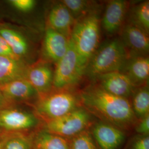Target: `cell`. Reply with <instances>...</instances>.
<instances>
[{"label":"cell","mask_w":149,"mask_h":149,"mask_svg":"<svg viewBox=\"0 0 149 149\" xmlns=\"http://www.w3.org/2000/svg\"><path fill=\"white\" fill-rule=\"evenodd\" d=\"M80 106L102 122L123 130L136 125L137 119L128 99L113 95L98 85L86 87L79 94Z\"/></svg>","instance_id":"cell-1"},{"label":"cell","mask_w":149,"mask_h":149,"mask_svg":"<svg viewBox=\"0 0 149 149\" xmlns=\"http://www.w3.org/2000/svg\"><path fill=\"white\" fill-rule=\"evenodd\" d=\"M100 24L98 15L92 11L76 20L72 28L70 39L78 54L81 65L85 70L99 47Z\"/></svg>","instance_id":"cell-2"},{"label":"cell","mask_w":149,"mask_h":149,"mask_svg":"<svg viewBox=\"0 0 149 149\" xmlns=\"http://www.w3.org/2000/svg\"><path fill=\"white\" fill-rule=\"evenodd\" d=\"M128 55L122 41L114 39L99 46L86 67L85 74L93 80L100 75L120 71Z\"/></svg>","instance_id":"cell-3"},{"label":"cell","mask_w":149,"mask_h":149,"mask_svg":"<svg viewBox=\"0 0 149 149\" xmlns=\"http://www.w3.org/2000/svg\"><path fill=\"white\" fill-rule=\"evenodd\" d=\"M81 106L79 95L68 89H53L39 96L34 103V113L43 122L61 117Z\"/></svg>","instance_id":"cell-4"},{"label":"cell","mask_w":149,"mask_h":149,"mask_svg":"<svg viewBox=\"0 0 149 149\" xmlns=\"http://www.w3.org/2000/svg\"><path fill=\"white\" fill-rule=\"evenodd\" d=\"M92 124V115L80 106L61 117L44 122L43 129L50 133L68 139L89 129Z\"/></svg>","instance_id":"cell-5"},{"label":"cell","mask_w":149,"mask_h":149,"mask_svg":"<svg viewBox=\"0 0 149 149\" xmlns=\"http://www.w3.org/2000/svg\"><path fill=\"white\" fill-rule=\"evenodd\" d=\"M85 69L80 62L78 54L70 39L69 47L64 56L55 64L54 70L53 89L69 88L77 84L85 74Z\"/></svg>","instance_id":"cell-6"},{"label":"cell","mask_w":149,"mask_h":149,"mask_svg":"<svg viewBox=\"0 0 149 149\" xmlns=\"http://www.w3.org/2000/svg\"><path fill=\"white\" fill-rule=\"evenodd\" d=\"M40 120L34 113L13 106L0 111V130L2 133L24 132L39 125Z\"/></svg>","instance_id":"cell-7"},{"label":"cell","mask_w":149,"mask_h":149,"mask_svg":"<svg viewBox=\"0 0 149 149\" xmlns=\"http://www.w3.org/2000/svg\"><path fill=\"white\" fill-rule=\"evenodd\" d=\"M95 80L98 81V85L108 93L127 99L133 95L136 87L128 76L122 71L101 74Z\"/></svg>","instance_id":"cell-8"},{"label":"cell","mask_w":149,"mask_h":149,"mask_svg":"<svg viewBox=\"0 0 149 149\" xmlns=\"http://www.w3.org/2000/svg\"><path fill=\"white\" fill-rule=\"evenodd\" d=\"M54 70L50 63L45 61L29 65L26 79L37 92L39 97L53 90Z\"/></svg>","instance_id":"cell-9"},{"label":"cell","mask_w":149,"mask_h":149,"mask_svg":"<svg viewBox=\"0 0 149 149\" xmlns=\"http://www.w3.org/2000/svg\"><path fill=\"white\" fill-rule=\"evenodd\" d=\"M90 132L100 149H118L125 140L123 130L102 121L93 125Z\"/></svg>","instance_id":"cell-10"},{"label":"cell","mask_w":149,"mask_h":149,"mask_svg":"<svg viewBox=\"0 0 149 149\" xmlns=\"http://www.w3.org/2000/svg\"><path fill=\"white\" fill-rule=\"evenodd\" d=\"M70 38L47 27L43 40L42 53L45 61L55 64L67 52Z\"/></svg>","instance_id":"cell-11"},{"label":"cell","mask_w":149,"mask_h":149,"mask_svg":"<svg viewBox=\"0 0 149 149\" xmlns=\"http://www.w3.org/2000/svg\"><path fill=\"white\" fill-rule=\"evenodd\" d=\"M0 34L16 57L28 64L32 49L26 36L18 29L6 24H0Z\"/></svg>","instance_id":"cell-12"},{"label":"cell","mask_w":149,"mask_h":149,"mask_svg":"<svg viewBox=\"0 0 149 149\" xmlns=\"http://www.w3.org/2000/svg\"><path fill=\"white\" fill-rule=\"evenodd\" d=\"M7 101L11 106L17 102H27L39 97L37 92L26 79L17 80L0 87Z\"/></svg>","instance_id":"cell-13"},{"label":"cell","mask_w":149,"mask_h":149,"mask_svg":"<svg viewBox=\"0 0 149 149\" xmlns=\"http://www.w3.org/2000/svg\"><path fill=\"white\" fill-rule=\"evenodd\" d=\"M76 19L69 10L60 2L51 8L47 17V27L70 38Z\"/></svg>","instance_id":"cell-14"},{"label":"cell","mask_w":149,"mask_h":149,"mask_svg":"<svg viewBox=\"0 0 149 149\" xmlns=\"http://www.w3.org/2000/svg\"><path fill=\"white\" fill-rule=\"evenodd\" d=\"M127 9L128 3L125 1L112 0L108 2L101 22L107 34L113 35L119 31Z\"/></svg>","instance_id":"cell-15"},{"label":"cell","mask_w":149,"mask_h":149,"mask_svg":"<svg viewBox=\"0 0 149 149\" xmlns=\"http://www.w3.org/2000/svg\"><path fill=\"white\" fill-rule=\"evenodd\" d=\"M122 42L133 55H146L149 52L148 33L131 23L124 28Z\"/></svg>","instance_id":"cell-16"},{"label":"cell","mask_w":149,"mask_h":149,"mask_svg":"<svg viewBox=\"0 0 149 149\" xmlns=\"http://www.w3.org/2000/svg\"><path fill=\"white\" fill-rule=\"evenodd\" d=\"M29 65L20 59L0 56V87L26 79Z\"/></svg>","instance_id":"cell-17"},{"label":"cell","mask_w":149,"mask_h":149,"mask_svg":"<svg viewBox=\"0 0 149 149\" xmlns=\"http://www.w3.org/2000/svg\"><path fill=\"white\" fill-rule=\"evenodd\" d=\"M121 71L128 76L136 86L146 82L149 80V57L146 55H132L131 58L128 57Z\"/></svg>","instance_id":"cell-18"},{"label":"cell","mask_w":149,"mask_h":149,"mask_svg":"<svg viewBox=\"0 0 149 149\" xmlns=\"http://www.w3.org/2000/svg\"><path fill=\"white\" fill-rule=\"evenodd\" d=\"M34 149H69L67 139L44 129L32 134Z\"/></svg>","instance_id":"cell-19"},{"label":"cell","mask_w":149,"mask_h":149,"mask_svg":"<svg viewBox=\"0 0 149 149\" xmlns=\"http://www.w3.org/2000/svg\"><path fill=\"white\" fill-rule=\"evenodd\" d=\"M1 149H34L33 135L24 132L2 133Z\"/></svg>","instance_id":"cell-20"},{"label":"cell","mask_w":149,"mask_h":149,"mask_svg":"<svg viewBox=\"0 0 149 149\" xmlns=\"http://www.w3.org/2000/svg\"><path fill=\"white\" fill-rule=\"evenodd\" d=\"M134 114L137 119L149 114V90L148 86L141 87L133 93L131 103Z\"/></svg>","instance_id":"cell-21"},{"label":"cell","mask_w":149,"mask_h":149,"mask_svg":"<svg viewBox=\"0 0 149 149\" xmlns=\"http://www.w3.org/2000/svg\"><path fill=\"white\" fill-rule=\"evenodd\" d=\"M131 23L149 33V1L142 2L134 8L132 14Z\"/></svg>","instance_id":"cell-22"},{"label":"cell","mask_w":149,"mask_h":149,"mask_svg":"<svg viewBox=\"0 0 149 149\" xmlns=\"http://www.w3.org/2000/svg\"><path fill=\"white\" fill-rule=\"evenodd\" d=\"M69 149H98L89 129L67 139Z\"/></svg>","instance_id":"cell-23"},{"label":"cell","mask_w":149,"mask_h":149,"mask_svg":"<svg viewBox=\"0 0 149 149\" xmlns=\"http://www.w3.org/2000/svg\"><path fill=\"white\" fill-rule=\"evenodd\" d=\"M61 2L69 10L75 19H78L92 12L93 2L88 1L64 0Z\"/></svg>","instance_id":"cell-24"},{"label":"cell","mask_w":149,"mask_h":149,"mask_svg":"<svg viewBox=\"0 0 149 149\" xmlns=\"http://www.w3.org/2000/svg\"><path fill=\"white\" fill-rule=\"evenodd\" d=\"M8 3L17 11L28 13L35 8L37 2L34 0H10Z\"/></svg>","instance_id":"cell-25"},{"label":"cell","mask_w":149,"mask_h":149,"mask_svg":"<svg viewBox=\"0 0 149 149\" xmlns=\"http://www.w3.org/2000/svg\"><path fill=\"white\" fill-rule=\"evenodd\" d=\"M127 149H149V135H138L132 139Z\"/></svg>","instance_id":"cell-26"},{"label":"cell","mask_w":149,"mask_h":149,"mask_svg":"<svg viewBox=\"0 0 149 149\" xmlns=\"http://www.w3.org/2000/svg\"><path fill=\"white\" fill-rule=\"evenodd\" d=\"M135 130L139 135H149V114L145 116L136 123Z\"/></svg>","instance_id":"cell-27"},{"label":"cell","mask_w":149,"mask_h":149,"mask_svg":"<svg viewBox=\"0 0 149 149\" xmlns=\"http://www.w3.org/2000/svg\"><path fill=\"white\" fill-rule=\"evenodd\" d=\"M0 56L17 58L13 53L5 40L0 34ZM18 59V58H17Z\"/></svg>","instance_id":"cell-28"},{"label":"cell","mask_w":149,"mask_h":149,"mask_svg":"<svg viewBox=\"0 0 149 149\" xmlns=\"http://www.w3.org/2000/svg\"><path fill=\"white\" fill-rule=\"evenodd\" d=\"M10 106H11L9 104V103L7 101V100H6L2 92H1V91L0 90V111H1L2 109Z\"/></svg>","instance_id":"cell-29"},{"label":"cell","mask_w":149,"mask_h":149,"mask_svg":"<svg viewBox=\"0 0 149 149\" xmlns=\"http://www.w3.org/2000/svg\"><path fill=\"white\" fill-rule=\"evenodd\" d=\"M0 149H1V144H0Z\"/></svg>","instance_id":"cell-30"}]
</instances>
